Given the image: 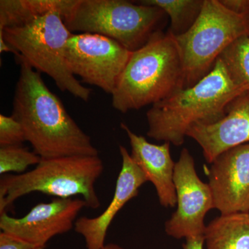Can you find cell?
<instances>
[{
    "mask_svg": "<svg viewBox=\"0 0 249 249\" xmlns=\"http://www.w3.org/2000/svg\"><path fill=\"white\" fill-rule=\"evenodd\" d=\"M13 101L12 116L22 125L26 142L41 159L70 156H98V150L67 112L60 98L40 74L25 61Z\"/></svg>",
    "mask_w": 249,
    "mask_h": 249,
    "instance_id": "1",
    "label": "cell"
},
{
    "mask_svg": "<svg viewBox=\"0 0 249 249\" xmlns=\"http://www.w3.org/2000/svg\"><path fill=\"white\" fill-rule=\"evenodd\" d=\"M245 92L218 58L212 71L196 84L152 106L146 114L147 137L180 146L193 126L221 120L229 105Z\"/></svg>",
    "mask_w": 249,
    "mask_h": 249,
    "instance_id": "2",
    "label": "cell"
},
{
    "mask_svg": "<svg viewBox=\"0 0 249 249\" xmlns=\"http://www.w3.org/2000/svg\"><path fill=\"white\" fill-rule=\"evenodd\" d=\"M184 89L182 60L175 37L160 31L142 48L132 52L111 105L127 113L156 104Z\"/></svg>",
    "mask_w": 249,
    "mask_h": 249,
    "instance_id": "3",
    "label": "cell"
},
{
    "mask_svg": "<svg viewBox=\"0 0 249 249\" xmlns=\"http://www.w3.org/2000/svg\"><path fill=\"white\" fill-rule=\"evenodd\" d=\"M104 171L98 156H70L42 159L34 169L19 175H4L0 179V214L29 193H42L68 199L82 196L87 207L96 210L101 201L95 183Z\"/></svg>",
    "mask_w": 249,
    "mask_h": 249,
    "instance_id": "4",
    "label": "cell"
},
{
    "mask_svg": "<svg viewBox=\"0 0 249 249\" xmlns=\"http://www.w3.org/2000/svg\"><path fill=\"white\" fill-rule=\"evenodd\" d=\"M165 16L160 8L135 1L77 0L63 20L71 33L106 36L134 52L161 31Z\"/></svg>",
    "mask_w": 249,
    "mask_h": 249,
    "instance_id": "5",
    "label": "cell"
},
{
    "mask_svg": "<svg viewBox=\"0 0 249 249\" xmlns=\"http://www.w3.org/2000/svg\"><path fill=\"white\" fill-rule=\"evenodd\" d=\"M0 34L19 53L18 60L48 75L60 91L89 101L92 90L83 86L67 65L65 45L72 33L60 13L53 11L19 27L1 29Z\"/></svg>",
    "mask_w": 249,
    "mask_h": 249,
    "instance_id": "6",
    "label": "cell"
},
{
    "mask_svg": "<svg viewBox=\"0 0 249 249\" xmlns=\"http://www.w3.org/2000/svg\"><path fill=\"white\" fill-rule=\"evenodd\" d=\"M249 35V15L232 12L219 0H204L191 29L182 35L174 36L182 60L184 88L207 76L229 45Z\"/></svg>",
    "mask_w": 249,
    "mask_h": 249,
    "instance_id": "7",
    "label": "cell"
},
{
    "mask_svg": "<svg viewBox=\"0 0 249 249\" xmlns=\"http://www.w3.org/2000/svg\"><path fill=\"white\" fill-rule=\"evenodd\" d=\"M131 54L119 42L99 34H72L65 45V58L71 73L111 95Z\"/></svg>",
    "mask_w": 249,
    "mask_h": 249,
    "instance_id": "8",
    "label": "cell"
},
{
    "mask_svg": "<svg viewBox=\"0 0 249 249\" xmlns=\"http://www.w3.org/2000/svg\"><path fill=\"white\" fill-rule=\"evenodd\" d=\"M174 183L178 209L165 222V231L175 239L204 236L206 213L214 209L212 192L196 173L194 159L183 148L175 163Z\"/></svg>",
    "mask_w": 249,
    "mask_h": 249,
    "instance_id": "9",
    "label": "cell"
},
{
    "mask_svg": "<svg viewBox=\"0 0 249 249\" xmlns=\"http://www.w3.org/2000/svg\"><path fill=\"white\" fill-rule=\"evenodd\" d=\"M86 206L79 198H55L48 203L36 205L20 218L0 214L1 231L28 242L37 248H45L51 239L66 233L74 227L78 213Z\"/></svg>",
    "mask_w": 249,
    "mask_h": 249,
    "instance_id": "10",
    "label": "cell"
},
{
    "mask_svg": "<svg viewBox=\"0 0 249 249\" xmlns=\"http://www.w3.org/2000/svg\"><path fill=\"white\" fill-rule=\"evenodd\" d=\"M209 179L214 209L221 214L249 213V143L218 156Z\"/></svg>",
    "mask_w": 249,
    "mask_h": 249,
    "instance_id": "11",
    "label": "cell"
},
{
    "mask_svg": "<svg viewBox=\"0 0 249 249\" xmlns=\"http://www.w3.org/2000/svg\"><path fill=\"white\" fill-rule=\"evenodd\" d=\"M122 168L116 180L115 192L110 204L96 217L76 219L74 230L83 236L87 249H103L109 226L124 205L139 194V190L147 179L145 174L132 160L123 145L119 146Z\"/></svg>",
    "mask_w": 249,
    "mask_h": 249,
    "instance_id": "12",
    "label": "cell"
},
{
    "mask_svg": "<svg viewBox=\"0 0 249 249\" xmlns=\"http://www.w3.org/2000/svg\"><path fill=\"white\" fill-rule=\"evenodd\" d=\"M187 137L200 145L209 163L223 152L249 142V92L235 98L222 119L212 124H196Z\"/></svg>",
    "mask_w": 249,
    "mask_h": 249,
    "instance_id": "13",
    "label": "cell"
},
{
    "mask_svg": "<svg viewBox=\"0 0 249 249\" xmlns=\"http://www.w3.org/2000/svg\"><path fill=\"white\" fill-rule=\"evenodd\" d=\"M128 137L134 161L145 174L147 181L155 186L160 205L174 207L177 204V193L174 183L175 163L170 155V143H150L142 136L132 132L125 124H121Z\"/></svg>",
    "mask_w": 249,
    "mask_h": 249,
    "instance_id": "14",
    "label": "cell"
},
{
    "mask_svg": "<svg viewBox=\"0 0 249 249\" xmlns=\"http://www.w3.org/2000/svg\"><path fill=\"white\" fill-rule=\"evenodd\" d=\"M76 3L77 0H1L0 30L19 27L53 11L65 18Z\"/></svg>",
    "mask_w": 249,
    "mask_h": 249,
    "instance_id": "15",
    "label": "cell"
},
{
    "mask_svg": "<svg viewBox=\"0 0 249 249\" xmlns=\"http://www.w3.org/2000/svg\"><path fill=\"white\" fill-rule=\"evenodd\" d=\"M206 249H249V213L221 214L206 226Z\"/></svg>",
    "mask_w": 249,
    "mask_h": 249,
    "instance_id": "16",
    "label": "cell"
},
{
    "mask_svg": "<svg viewBox=\"0 0 249 249\" xmlns=\"http://www.w3.org/2000/svg\"><path fill=\"white\" fill-rule=\"evenodd\" d=\"M137 2L163 10L170 19L168 32L177 37L185 34L194 24L200 14L204 0H142Z\"/></svg>",
    "mask_w": 249,
    "mask_h": 249,
    "instance_id": "17",
    "label": "cell"
},
{
    "mask_svg": "<svg viewBox=\"0 0 249 249\" xmlns=\"http://www.w3.org/2000/svg\"><path fill=\"white\" fill-rule=\"evenodd\" d=\"M219 58L232 81L249 92V35L232 42Z\"/></svg>",
    "mask_w": 249,
    "mask_h": 249,
    "instance_id": "18",
    "label": "cell"
},
{
    "mask_svg": "<svg viewBox=\"0 0 249 249\" xmlns=\"http://www.w3.org/2000/svg\"><path fill=\"white\" fill-rule=\"evenodd\" d=\"M41 157L22 145L0 147V174H22L30 165H37Z\"/></svg>",
    "mask_w": 249,
    "mask_h": 249,
    "instance_id": "19",
    "label": "cell"
},
{
    "mask_svg": "<svg viewBox=\"0 0 249 249\" xmlns=\"http://www.w3.org/2000/svg\"><path fill=\"white\" fill-rule=\"evenodd\" d=\"M26 142L21 124L12 116L0 114V147L22 145Z\"/></svg>",
    "mask_w": 249,
    "mask_h": 249,
    "instance_id": "20",
    "label": "cell"
},
{
    "mask_svg": "<svg viewBox=\"0 0 249 249\" xmlns=\"http://www.w3.org/2000/svg\"><path fill=\"white\" fill-rule=\"evenodd\" d=\"M37 247L6 232H0V249H36Z\"/></svg>",
    "mask_w": 249,
    "mask_h": 249,
    "instance_id": "21",
    "label": "cell"
},
{
    "mask_svg": "<svg viewBox=\"0 0 249 249\" xmlns=\"http://www.w3.org/2000/svg\"><path fill=\"white\" fill-rule=\"evenodd\" d=\"M226 8L239 14L249 15V0H219Z\"/></svg>",
    "mask_w": 249,
    "mask_h": 249,
    "instance_id": "22",
    "label": "cell"
},
{
    "mask_svg": "<svg viewBox=\"0 0 249 249\" xmlns=\"http://www.w3.org/2000/svg\"><path fill=\"white\" fill-rule=\"evenodd\" d=\"M204 236L186 239L183 249H204Z\"/></svg>",
    "mask_w": 249,
    "mask_h": 249,
    "instance_id": "23",
    "label": "cell"
},
{
    "mask_svg": "<svg viewBox=\"0 0 249 249\" xmlns=\"http://www.w3.org/2000/svg\"><path fill=\"white\" fill-rule=\"evenodd\" d=\"M0 52L4 53V52H9V53H14L16 55V58H19V53L12 47L9 43L6 42L3 36L0 34Z\"/></svg>",
    "mask_w": 249,
    "mask_h": 249,
    "instance_id": "24",
    "label": "cell"
},
{
    "mask_svg": "<svg viewBox=\"0 0 249 249\" xmlns=\"http://www.w3.org/2000/svg\"><path fill=\"white\" fill-rule=\"evenodd\" d=\"M103 249H124L121 246L116 245V244L110 243L106 245Z\"/></svg>",
    "mask_w": 249,
    "mask_h": 249,
    "instance_id": "25",
    "label": "cell"
},
{
    "mask_svg": "<svg viewBox=\"0 0 249 249\" xmlns=\"http://www.w3.org/2000/svg\"><path fill=\"white\" fill-rule=\"evenodd\" d=\"M44 249L43 248H37V249Z\"/></svg>",
    "mask_w": 249,
    "mask_h": 249,
    "instance_id": "26",
    "label": "cell"
}]
</instances>
